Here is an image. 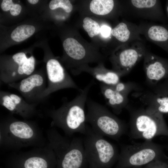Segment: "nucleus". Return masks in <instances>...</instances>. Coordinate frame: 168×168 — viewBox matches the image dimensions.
<instances>
[{
  "label": "nucleus",
  "instance_id": "10",
  "mask_svg": "<svg viewBox=\"0 0 168 168\" xmlns=\"http://www.w3.org/2000/svg\"><path fill=\"white\" fill-rule=\"evenodd\" d=\"M124 46L113 58L114 71L120 77L131 71L144 57L147 51L142 40L125 44Z\"/></svg>",
  "mask_w": 168,
  "mask_h": 168
},
{
  "label": "nucleus",
  "instance_id": "2",
  "mask_svg": "<svg viewBox=\"0 0 168 168\" xmlns=\"http://www.w3.org/2000/svg\"><path fill=\"white\" fill-rule=\"evenodd\" d=\"M94 84L93 79L84 88L80 90L79 94L71 101L63 99V104L59 108L45 110L46 115L52 119V127L61 128L68 136L76 133L84 135L86 133L88 126L85 108L89 92Z\"/></svg>",
  "mask_w": 168,
  "mask_h": 168
},
{
  "label": "nucleus",
  "instance_id": "13",
  "mask_svg": "<svg viewBox=\"0 0 168 168\" xmlns=\"http://www.w3.org/2000/svg\"><path fill=\"white\" fill-rule=\"evenodd\" d=\"M0 104L11 114L18 115L24 119L39 114L36 108L38 105L29 103L20 96L8 91L0 90Z\"/></svg>",
  "mask_w": 168,
  "mask_h": 168
},
{
  "label": "nucleus",
  "instance_id": "5",
  "mask_svg": "<svg viewBox=\"0 0 168 168\" xmlns=\"http://www.w3.org/2000/svg\"><path fill=\"white\" fill-rule=\"evenodd\" d=\"M129 135L135 139L152 140L158 136L168 137V127L163 114L147 107L131 113Z\"/></svg>",
  "mask_w": 168,
  "mask_h": 168
},
{
  "label": "nucleus",
  "instance_id": "28",
  "mask_svg": "<svg viewBox=\"0 0 168 168\" xmlns=\"http://www.w3.org/2000/svg\"><path fill=\"white\" fill-rule=\"evenodd\" d=\"M14 3L12 0H3L1 4L2 9L4 11L10 10Z\"/></svg>",
  "mask_w": 168,
  "mask_h": 168
},
{
  "label": "nucleus",
  "instance_id": "26",
  "mask_svg": "<svg viewBox=\"0 0 168 168\" xmlns=\"http://www.w3.org/2000/svg\"><path fill=\"white\" fill-rule=\"evenodd\" d=\"M111 30L112 29L110 26L103 25L100 27V33L102 37L108 38L111 35Z\"/></svg>",
  "mask_w": 168,
  "mask_h": 168
},
{
  "label": "nucleus",
  "instance_id": "8",
  "mask_svg": "<svg viewBox=\"0 0 168 168\" xmlns=\"http://www.w3.org/2000/svg\"><path fill=\"white\" fill-rule=\"evenodd\" d=\"M8 168H56L55 155L49 143L29 151L16 152L7 158Z\"/></svg>",
  "mask_w": 168,
  "mask_h": 168
},
{
  "label": "nucleus",
  "instance_id": "9",
  "mask_svg": "<svg viewBox=\"0 0 168 168\" xmlns=\"http://www.w3.org/2000/svg\"><path fill=\"white\" fill-rule=\"evenodd\" d=\"M48 84L41 96L43 101L52 93L67 88L80 90L71 76L57 59L50 58L46 63Z\"/></svg>",
  "mask_w": 168,
  "mask_h": 168
},
{
  "label": "nucleus",
  "instance_id": "1",
  "mask_svg": "<svg viewBox=\"0 0 168 168\" xmlns=\"http://www.w3.org/2000/svg\"><path fill=\"white\" fill-rule=\"evenodd\" d=\"M48 142L38 124L33 121L21 120L10 114L0 122V145L12 151L29 147H41Z\"/></svg>",
  "mask_w": 168,
  "mask_h": 168
},
{
  "label": "nucleus",
  "instance_id": "24",
  "mask_svg": "<svg viewBox=\"0 0 168 168\" xmlns=\"http://www.w3.org/2000/svg\"><path fill=\"white\" fill-rule=\"evenodd\" d=\"M49 5L51 10L60 7L67 13L71 12L73 8L72 4L68 0H52L50 2Z\"/></svg>",
  "mask_w": 168,
  "mask_h": 168
},
{
  "label": "nucleus",
  "instance_id": "7",
  "mask_svg": "<svg viewBox=\"0 0 168 168\" xmlns=\"http://www.w3.org/2000/svg\"><path fill=\"white\" fill-rule=\"evenodd\" d=\"M83 140L90 168H110L118 160L117 149L103 137L88 126Z\"/></svg>",
  "mask_w": 168,
  "mask_h": 168
},
{
  "label": "nucleus",
  "instance_id": "31",
  "mask_svg": "<svg viewBox=\"0 0 168 168\" xmlns=\"http://www.w3.org/2000/svg\"><path fill=\"white\" fill-rule=\"evenodd\" d=\"M27 1L30 3L31 4H35L37 3L38 2L39 0H28Z\"/></svg>",
  "mask_w": 168,
  "mask_h": 168
},
{
  "label": "nucleus",
  "instance_id": "16",
  "mask_svg": "<svg viewBox=\"0 0 168 168\" xmlns=\"http://www.w3.org/2000/svg\"><path fill=\"white\" fill-rule=\"evenodd\" d=\"M111 35L125 44L136 40H142L138 26L132 22H121L112 29Z\"/></svg>",
  "mask_w": 168,
  "mask_h": 168
},
{
  "label": "nucleus",
  "instance_id": "22",
  "mask_svg": "<svg viewBox=\"0 0 168 168\" xmlns=\"http://www.w3.org/2000/svg\"><path fill=\"white\" fill-rule=\"evenodd\" d=\"M148 108L163 114L168 113V95L158 93Z\"/></svg>",
  "mask_w": 168,
  "mask_h": 168
},
{
  "label": "nucleus",
  "instance_id": "21",
  "mask_svg": "<svg viewBox=\"0 0 168 168\" xmlns=\"http://www.w3.org/2000/svg\"><path fill=\"white\" fill-rule=\"evenodd\" d=\"M35 28L34 26L27 25H22L18 26L12 32L11 37L14 41L20 42L31 36L34 33Z\"/></svg>",
  "mask_w": 168,
  "mask_h": 168
},
{
  "label": "nucleus",
  "instance_id": "14",
  "mask_svg": "<svg viewBox=\"0 0 168 168\" xmlns=\"http://www.w3.org/2000/svg\"><path fill=\"white\" fill-rule=\"evenodd\" d=\"M144 68L147 79L153 83L168 78V59L147 51L144 57Z\"/></svg>",
  "mask_w": 168,
  "mask_h": 168
},
{
  "label": "nucleus",
  "instance_id": "23",
  "mask_svg": "<svg viewBox=\"0 0 168 168\" xmlns=\"http://www.w3.org/2000/svg\"><path fill=\"white\" fill-rule=\"evenodd\" d=\"M82 26L91 38L100 33V27L99 25L96 21L90 17H86L84 19Z\"/></svg>",
  "mask_w": 168,
  "mask_h": 168
},
{
  "label": "nucleus",
  "instance_id": "6",
  "mask_svg": "<svg viewBox=\"0 0 168 168\" xmlns=\"http://www.w3.org/2000/svg\"><path fill=\"white\" fill-rule=\"evenodd\" d=\"M168 160L162 147L152 140H145L122 147L117 160V168L143 167L156 160Z\"/></svg>",
  "mask_w": 168,
  "mask_h": 168
},
{
  "label": "nucleus",
  "instance_id": "17",
  "mask_svg": "<svg viewBox=\"0 0 168 168\" xmlns=\"http://www.w3.org/2000/svg\"><path fill=\"white\" fill-rule=\"evenodd\" d=\"M100 88L106 104L115 113L119 114L127 104V94L116 91L112 86L102 83H100Z\"/></svg>",
  "mask_w": 168,
  "mask_h": 168
},
{
  "label": "nucleus",
  "instance_id": "20",
  "mask_svg": "<svg viewBox=\"0 0 168 168\" xmlns=\"http://www.w3.org/2000/svg\"><path fill=\"white\" fill-rule=\"evenodd\" d=\"M114 5V1L112 0H93L90 2V9L94 14L105 15L112 11Z\"/></svg>",
  "mask_w": 168,
  "mask_h": 168
},
{
  "label": "nucleus",
  "instance_id": "27",
  "mask_svg": "<svg viewBox=\"0 0 168 168\" xmlns=\"http://www.w3.org/2000/svg\"><path fill=\"white\" fill-rule=\"evenodd\" d=\"M112 86L114 89L116 91L127 94L128 86L126 84L119 82L115 85Z\"/></svg>",
  "mask_w": 168,
  "mask_h": 168
},
{
  "label": "nucleus",
  "instance_id": "4",
  "mask_svg": "<svg viewBox=\"0 0 168 168\" xmlns=\"http://www.w3.org/2000/svg\"><path fill=\"white\" fill-rule=\"evenodd\" d=\"M86 121L96 133L118 140L127 131L124 123L102 105L88 98Z\"/></svg>",
  "mask_w": 168,
  "mask_h": 168
},
{
  "label": "nucleus",
  "instance_id": "34",
  "mask_svg": "<svg viewBox=\"0 0 168 168\" xmlns=\"http://www.w3.org/2000/svg\"><path fill=\"white\" fill-rule=\"evenodd\" d=\"M167 162V163H168V162Z\"/></svg>",
  "mask_w": 168,
  "mask_h": 168
},
{
  "label": "nucleus",
  "instance_id": "25",
  "mask_svg": "<svg viewBox=\"0 0 168 168\" xmlns=\"http://www.w3.org/2000/svg\"><path fill=\"white\" fill-rule=\"evenodd\" d=\"M143 168H168V163L165 161L156 160L145 166Z\"/></svg>",
  "mask_w": 168,
  "mask_h": 168
},
{
  "label": "nucleus",
  "instance_id": "33",
  "mask_svg": "<svg viewBox=\"0 0 168 168\" xmlns=\"http://www.w3.org/2000/svg\"><path fill=\"white\" fill-rule=\"evenodd\" d=\"M143 168V167H131V168Z\"/></svg>",
  "mask_w": 168,
  "mask_h": 168
},
{
  "label": "nucleus",
  "instance_id": "12",
  "mask_svg": "<svg viewBox=\"0 0 168 168\" xmlns=\"http://www.w3.org/2000/svg\"><path fill=\"white\" fill-rule=\"evenodd\" d=\"M128 17L167 23L161 2L156 0H131L128 3Z\"/></svg>",
  "mask_w": 168,
  "mask_h": 168
},
{
  "label": "nucleus",
  "instance_id": "11",
  "mask_svg": "<svg viewBox=\"0 0 168 168\" xmlns=\"http://www.w3.org/2000/svg\"><path fill=\"white\" fill-rule=\"evenodd\" d=\"M46 77L44 73L34 72L19 82L8 85L19 92L28 103L38 105L44 102L41 96L47 86Z\"/></svg>",
  "mask_w": 168,
  "mask_h": 168
},
{
  "label": "nucleus",
  "instance_id": "19",
  "mask_svg": "<svg viewBox=\"0 0 168 168\" xmlns=\"http://www.w3.org/2000/svg\"><path fill=\"white\" fill-rule=\"evenodd\" d=\"M63 46L67 55L74 61H80L85 59L86 50L76 39L72 38H67L63 41Z\"/></svg>",
  "mask_w": 168,
  "mask_h": 168
},
{
  "label": "nucleus",
  "instance_id": "32",
  "mask_svg": "<svg viewBox=\"0 0 168 168\" xmlns=\"http://www.w3.org/2000/svg\"><path fill=\"white\" fill-rule=\"evenodd\" d=\"M166 17L168 19V0L167 1L166 3Z\"/></svg>",
  "mask_w": 168,
  "mask_h": 168
},
{
  "label": "nucleus",
  "instance_id": "30",
  "mask_svg": "<svg viewBox=\"0 0 168 168\" xmlns=\"http://www.w3.org/2000/svg\"><path fill=\"white\" fill-rule=\"evenodd\" d=\"M166 79L159 93L168 95V78Z\"/></svg>",
  "mask_w": 168,
  "mask_h": 168
},
{
  "label": "nucleus",
  "instance_id": "18",
  "mask_svg": "<svg viewBox=\"0 0 168 168\" xmlns=\"http://www.w3.org/2000/svg\"><path fill=\"white\" fill-rule=\"evenodd\" d=\"M94 79L107 85L113 86L120 82V76L114 71L107 70L102 67L85 70Z\"/></svg>",
  "mask_w": 168,
  "mask_h": 168
},
{
  "label": "nucleus",
  "instance_id": "15",
  "mask_svg": "<svg viewBox=\"0 0 168 168\" xmlns=\"http://www.w3.org/2000/svg\"><path fill=\"white\" fill-rule=\"evenodd\" d=\"M141 35L168 54V23H143L138 26Z\"/></svg>",
  "mask_w": 168,
  "mask_h": 168
},
{
  "label": "nucleus",
  "instance_id": "3",
  "mask_svg": "<svg viewBox=\"0 0 168 168\" xmlns=\"http://www.w3.org/2000/svg\"><path fill=\"white\" fill-rule=\"evenodd\" d=\"M47 139L55 155L56 168H83L87 163L83 140L61 135L54 127L46 132Z\"/></svg>",
  "mask_w": 168,
  "mask_h": 168
},
{
  "label": "nucleus",
  "instance_id": "29",
  "mask_svg": "<svg viewBox=\"0 0 168 168\" xmlns=\"http://www.w3.org/2000/svg\"><path fill=\"white\" fill-rule=\"evenodd\" d=\"M21 10V6L18 4H14L12 6L10 12L13 16H16L19 14Z\"/></svg>",
  "mask_w": 168,
  "mask_h": 168
}]
</instances>
